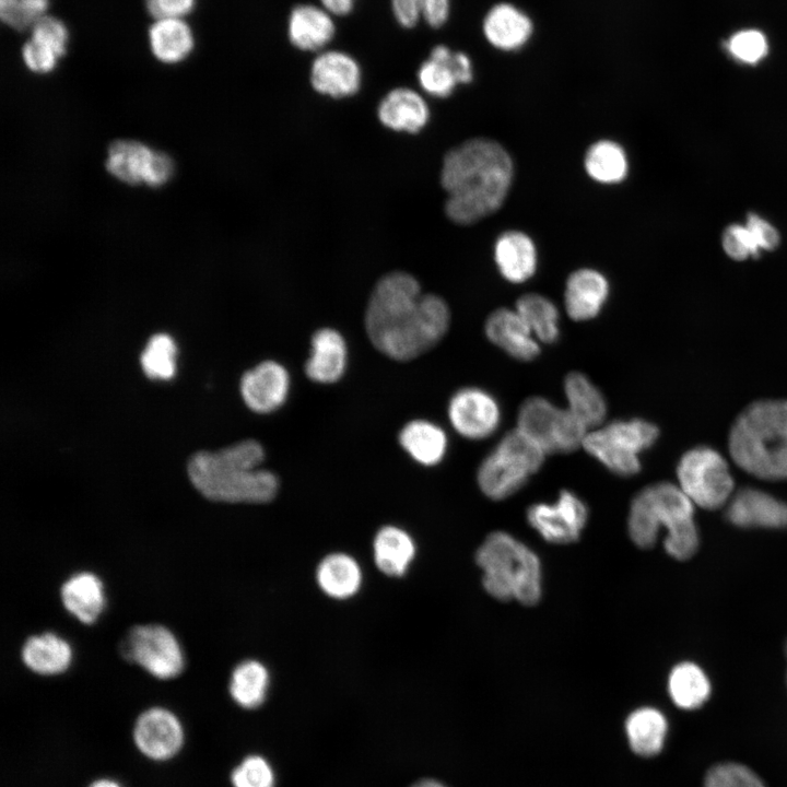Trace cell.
Here are the masks:
<instances>
[{"mask_svg": "<svg viewBox=\"0 0 787 787\" xmlns=\"http://www.w3.org/2000/svg\"><path fill=\"white\" fill-rule=\"evenodd\" d=\"M197 0H144L145 9L153 20L185 19L192 12Z\"/></svg>", "mask_w": 787, "mask_h": 787, "instance_id": "obj_46", "label": "cell"}, {"mask_svg": "<svg viewBox=\"0 0 787 787\" xmlns=\"http://www.w3.org/2000/svg\"><path fill=\"white\" fill-rule=\"evenodd\" d=\"M334 34L332 15L322 7L302 3L291 10L287 37L295 48L303 51L321 50L332 40Z\"/></svg>", "mask_w": 787, "mask_h": 787, "instance_id": "obj_23", "label": "cell"}, {"mask_svg": "<svg viewBox=\"0 0 787 787\" xmlns=\"http://www.w3.org/2000/svg\"><path fill=\"white\" fill-rule=\"evenodd\" d=\"M494 261L501 275L510 283L528 281L537 270V248L526 233L506 231L494 244Z\"/></svg>", "mask_w": 787, "mask_h": 787, "instance_id": "obj_22", "label": "cell"}, {"mask_svg": "<svg viewBox=\"0 0 787 787\" xmlns=\"http://www.w3.org/2000/svg\"><path fill=\"white\" fill-rule=\"evenodd\" d=\"M137 749L152 761L173 759L183 748L185 732L178 717L169 709L155 706L143 710L132 730Z\"/></svg>", "mask_w": 787, "mask_h": 787, "instance_id": "obj_14", "label": "cell"}, {"mask_svg": "<svg viewBox=\"0 0 787 787\" xmlns=\"http://www.w3.org/2000/svg\"><path fill=\"white\" fill-rule=\"evenodd\" d=\"M587 175L597 183L612 185L621 183L627 175L629 161L623 148L612 140L592 143L584 158Z\"/></svg>", "mask_w": 787, "mask_h": 787, "instance_id": "obj_36", "label": "cell"}, {"mask_svg": "<svg viewBox=\"0 0 787 787\" xmlns=\"http://www.w3.org/2000/svg\"><path fill=\"white\" fill-rule=\"evenodd\" d=\"M527 521L545 541L568 544L578 540L588 519L585 502L569 490H562L553 503H535L527 509Z\"/></svg>", "mask_w": 787, "mask_h": 787, "instance_id": "obj_12", "label": "cell"}, {"mask_svg": "<svg viewBox=\"0 0 787 787\" xmlns=\"http://www.w3.org/2000/svg\"><path fill=\"white\" fill-rule=\"evenodd\" d=\"M148 42L154 58L166 64L184 61L196 44L195 34L185 19L154 20Z\"/></svg>", "mask_w": 787, "mask_h": 787, "instance_id": "obj_28", "label": "cell"}, {"mask_svg": "<svg viewBox=\"0 0 787 787\" xmlns=\"http://www.w3.org/2000/svg\"><path fill=\"white\" fill-rule=\"evenodd\" d=\"M668 692L678 707L694 709L709 697L710 683L701 667L693 662H681L669 674Z\"/></svg>", "mask_w": 787, "mask_h": 787, "instance_id": "obj_37", "label": "cell"}, {"mask_svg": "<svg viewBox=\"0 0 787 787\" xmlns=\"http://www.w3.org/2000/svg\"><path fill=\"white\" fill-rule=\"evenodd\" d=\"M263 460L262 445L245 439L216 451L193 454L187 473L195 489L210 501L263 504L279 490L277 475L259 468Z\"/></svg>", "mask_w": 787, "mask_h": 787, "instance_id": "obj_3", "label": "cell"}, {"mask_svg": "<svg viewBox=\"0 0 787 787\" xmlns=\"http://www.w3.org/2000/svg\"><path fill=\"white\" fill-rule=\"evenodd\" d=\"M377 116L388 129L415 133L426 126L430 109L416 91L400 86L383 97L377 107Z\"/></svg>", "mask_w": 787, "mask_h": 787, "instance_id": "obj_24", "label": "cell"}, {"mask_svg": "<svg viewBox=\"0 0 787 787\" xmlns=\"http://www.w3.org/2000/svg\"><path fill=\"white\" fill-rule=\"evenodd\" d=\"M729 54L738 61L754 64L761 61L768 51L765 35L753 28L735 33L727 42Z\"/></svg>", "mask_w": 787, "mask_h": 787, "instance_id": "obj_42", "label": "cell"}, {"mask_svg": "<svg viewBox=\"0 0 787 787\" xmlns=\"http://www.w3.org/2000/svg\"><path fill=\"white\" fill-rule=\"evenodd\" d=\"M735 463L759 479H787V400H760L735 421L728 439Z\"/></svg>", "mask_w": 787, "mask_h": 787, "instance_id": "obj_5", "label": "cell"}, {"mask_svg": "<svg viewBox=\"0 0 787 787\" xmlns=\"http://www.w3.org/2000/svg\"><path fill=\"white\" fill-rule=\"evenodd\" d=\"M50 0H0V19L14 31L30 30L47 14Z\"/></svg>", "mask_w": 787, "mask_h": 787, "instance_id": "obj_41", "label": "cell"}, {"mask_svg": "<svg viewBox=\"0 0 787 787\" xmlns=\"http://www.w3.org/2000/svg\"><path fill=\"white\" fill-rule=\"evenodd\" d=\"M566 408L590 431L603 424L608 407L603 393L580 372H571L564 379Z\"/></svg>", "mask_w": 787, "mask_h": 787, "instance_id": "obj_29", "label": "cell"}, {"mask_svg": "<svg viewBox=\"0 0 787 787\" xmlns=\"http://www.w3.org/2000/svg\"><path fill=\"white\" fill-rule=\"evenodd\" d=\"M21 659L32 672L55 676L64 672L72 661V647L63 637L45 632L26 638Z\"/></svg>", "mask_w": 787, "mask_h": 787, "instance_id": "obj_27", "label": "cell"}, {"mask_svg": "<svg viewBox=\"0 0 787 787\" xmlns=\"http://www.w3.org/2000/svg\"><path fill=\"white\" fill-rule=\"evenodd\" d=\"M723 245L727 255L736 260L755 256L759 251L751 232L747 226L741 225H732L726 230Z\"/></svg>", "mask_w": 787, "mask_h": 787, "instance_id": "obj_45", "label": "cell"}, {"mask_svg": "<svg viewBox=\"0 0 787 787\" xmlns=\"http://www.w3.org/2000/svg\"><path fill=\"white\" fill-rule=\"evenodd\" d=\"M316 579L319 588L338 600L354 596L362 584L359 563L345 553H331L317 566Z\"/></svg>", "mask_w": 787, "mask_h": 787, "instance_id": "obj_32", "label": "cell"}, {"mask_svg": "<svg viewBox=\"0 0 787 787\" xmlns=\"http://www.w3.org/2000/svg\"><path fill=\"white\" fill-rule=\"evenodd\" d=\"M448 418L461 436L480 441L496 432L502 421V410L489 391L479 387H465L449 400Z\"/></svg>", "mask_w": 787, "mask_h": 787, "instance_id": "obj_13", "label": "cell"}, {"mask_svg": "<svg viewBox=\"0 0 787 787\" xmlns=\"http://www.w3.org/2000/svg\"><path fill=\"white\" fill-rule=\"evenodd\" d=\"M176 344L166 333H156L150 338L141 354L144 374L152 379H169L176 371Z\"/></svg>", "mask_w": 787, "mask_h": 787, "instance_id": "obj_40", "label": "cell"}, {"mask_svg": "<svg viewBox=\"0 0 787 787\" xmlns=\"http://www.w3.org/2000/svg\"><path fill=\"white\" fill-rule=\"evenodd\" d=\"M726 516L742 528L779 529L787 527V504L762 490L744 488L727 503Z\"/></svg>", "mask_w": 787, "mask_h": 787, "instance_id": "obj_18", "label": "cell"}, {"mask_svg": "<svg viewBox=\"0 0 787 787\" xmlns=\"http://www.w3.org/2000/svg\"><path fill=\"white\" fill-rule=\"evenodd\" d=\"M515 310L540 343H553L560 336V315L556 305L538 293L521 295Z\"/></svg>", "mask_w": 787, "mask_h": 787, "instance_id": "obj_38", "label": "cell"}, {"mask_svg": "<svg viewBox=\"0 0 787 787\" xmlns=\"http://www.w3.org/2000/svg\"><path fill=\"white\" fill-rule=\"evenodd\" d=\"M121 656L161 680L174 679L185 666L184 653L174 633L157 623L132 626L119 645Z\"/></svg>", "mask_w": 787, "mask_h": 787, "instance_id": "obj_11", "label": "cell"}, {"mask_svg": "<svg viewBox=\"0 0 787 787\" xmlns=\"http://www.w3.org/2000/svg\"><path fill=\"white\" fill-rule=\"evenodd\" d=\"M747 227L751 232L759 249L763 248L770 250L778 245L779 237L777 231L757 215H749Z\"/></svg>", "mask_w": 787, "mask_h": 787, "instance_id": "obj_48", "label": "cell"}, {"mask_svg": "<svg viewBox=\"0 0 787 787\" xmlns=\"http://www.w3.org/2000/svg\"><path fill=\"white\" fill-rule=\"evenodd\" d=\"M678 485L698 507L717 509L727 505L735 493L728 462L710 447H695L678 462Z\"/></svg>", "mask_w": 787, "mask_h": 787, "instance_id": "obj_10", "label": "cell"}, {"mask_svg": "<svg viewBox=\"0 0 787 787\" xmlns=\"http://www.w3.org/2000/svg\"><path fill=\"white\" fill-rule=\"evenodd\" d=\"M355 0H320L321 7L331 15L343 16L352 12Z\"/></svg>", "mask_w": 787, "mask_h": 787, "instance_id": "obj_50", "label": "cell"}, {"mask_svg": "<svg viewBox=\"0 0 787 787\" xmlns=\"http://www.w3.org/2000/svg\"><path fill=\"white\" fill-rule=\"evenodd\" d=\"M21 49L25 67L37 74L49 73L67 54L70 33L62 20L44 15L28 30Z\"/></svg>", "mask_w": 787, "mask_h": 787, "instance_id": "obj_16", "label": "cell"}, {"mask_svg": "<svg viewBox=\"0 0 787 787\" xmlns=\"http://www.w3.org/2000/svg\"><path fill=\"white\" fill-rule=\"evenodd\" d=\"M421 19L432 28L443 27L450 16V0H416Z\"/></svg>", "mask_w": 787, "mask_h": 787, "instance_id": "obj_47", "label": "cell"}, {"mask_svg": "<svg viewBox=\"0 0 787 787\" xmlns=\"http://www.w3.org/2000/svg\"><path fill=\"white\" fill-rule=\"evenodd\" d=\"M704 787H764V785L748 767L737 763H725L707 773Z\"/></svg>", "mask_w": 787, "mask_h": 787, "instance_id": "obj_44", "label": "cell"}, {"mask_svg": "<svg viewBox=\"0 0 787 787\" xmlns=\"http://www.w3.org/2000/svg\"><path fill=\"white\" fill-rule=\"evenodd\" d=\"M233 787H273L274 774L270 764L260 755H249L232 774Z\"/></svg>", "mask_w": 787, "mask_h": 787, "instance_id": "obj_43", "label": "cell"}, {"mask_svg": "<svg viewBox=\"0 0 787 787\" xmlns=\"http://www.w3.org/2000/svg\"><path fill=\"white\" fill-rule=\"evenodd\" d=\"M517 428L536 442L545 454H566L583 447L589 430L565 407L533 396L519 407Z\"/></svg>", "mask_w": 787, "mask_h": 787, "instance_id": "obj_9", "label": "cell"}, {"mask_svg": "<svg viewBox=\"0 0 787 787\" xmlns=\"http://www.w3.org/2000/svg\"><path fill=\"white\" fill-rule=\"evenodd\" d=\"M87 787H121V785L110 778H99L91 783Z\"/></svg>", "mask_w": 787, "mask_h": 787, "instance_id": "obj_51", "label": "cell"}, {"mask_svg": "<svg viewBox=\"0 0 787 787\" xmlns=\"http://www.w3.org/2000/svg\"><path fill=\"white\" fill-rule=\"evenodd\" d=\"M449 324L447 303L435 294H422L416 279L403 271L378 280L365 313L371 342L397 361L413 360L434 348Z\"/></svg>", "mask_w": 787, "mask_h": 787, "instance_id": "obj_1", "label": "cell"}, {"mask_svg": "<svg viewBox=\"0 0 787 787\" xmlns=\"http://www.w3.org/2000/svg\"><path fill=\"white\" fill-rule=\"evenodd\" d=\"M513 177L510 155L492 139L473 138L453 148L441 169L447 216L469 225L493 214L504 203Z\"/></svg>", "mask_w": 787, "mask_h": 787, "instance_id": "obj_2", "label": "cell"}, {"mask_svg": "<svg viewBox=\"0 0 787 787\" xmlns=\"http://www.w3.org/2000/svg\"><path fill=\"white\" fill-rule=\"evenodd\" d=\"M269 672L263 663L248 659L239 662L232 671L228 691L240 707L251 709L260 706L269 688Z\"/></svg>", "mask_w": 787, "mask_h": 787, "instance_id": "obj_39", "label": "cell"}, {"mask_svg": "<svg viewBox=\"0 0 787 787\" xmlns=\"http://www.w3.org/2000/svg\"><path fill=\"white\" fill-rule=\"evenodd\" d=\"M545 455L517 427L507 432L479 466L477 481L481 492L494 501L512 496L539 471Z\"/></svg>", "mask_w": 787, "mask_h": 787, "instance_id": "obj_7", "label": "cell"}, {"mask_svg": "<svg viewBox=\"0 0 787 787\" xmlns=\"http://www.w3.org/2000/svg\"><path fill=\"white\" fill-rule=\"evenodd\" d=\"M309 80L319 94L342 98L360 90L362 71L351 55L341 50H326L313 60Z\"/></svg>", "mask_w": 787, "mask_h": 787, "instance_id": "obj_17", "label": "cell"}, {"mask_svg": "<svg viewBox=\"0 0 787 787\" xmlns=\"http://www.w3.org/2000/svg\"><path fill=\"white\" fill-rule=\"evenodd\" d=\"M415 551L412 537L396 526H385L379 529L373 542L376 566L381 573L391 577L404 575L414 559Z\"/></svg>", "mask_w": 787, "mask_h": 787, "instance_id": "obj_31", "label": "cell"}, {"mask_svg": "<svg viewBox=\"0 0 787 787\" xmlns=\"http://www.w3.org/2000/svg\"><path fill=\"white\" fill-rule=\"evenodd\" d=\"M694 508L678 484L658 482L647 485L631 502L629 535L637 547L647 549L655 544L663 528L666 552L677 560H686L698 547Z\"/></svg>", "mask_w": 787, "mask_h": 787, "instance_id": "obj_4", "label": "cell"}, {"mask_svg": "<svg viewBox=\"0 0 787 787\" xmlns=\"http://www.w3.org/2000/svg\"><path fill=\"white\" fill-rule=\"evenodd\" d=\"M454 51L446 45H436L432 48L430 57L421 63L418 80L422 90L428 95L448 97L459 84L454 66Z\"/></svg>", "mask_w": 787, "mask_h": 787, "instance_id": "obj_35", "label": "cell"}, {"mask_svg": "<svg viewBox=\"0 0 787 787\" xmlns=\"http://www.w3.org/2000/svg\"><path fill=\"white\" fill-rule=\"evenodd\" d=\"M658 435V427L646 420H616L590 430L583 448L610 472L632 477L641 470V454Z\"/></svg>", "mask_w": 787, "mask_h": 787, "instance_id": "obj_8", "label": "cell"}, {"mask_svg": "<svg viewBox=\"0 0 787 787\" xmlns=\"http://www.w3.org/2000/svg\"><path fill=\"white\" fill-rule=\"evenodd\" d=\"M484 332L489 341L515 360L528 362L540 354V342L515 308L493 310L485 320Z\"/></svg>", "mask_w": 787, "mask_h": 787, "instance_id": "obj_20", "label": "cell"}, {"mask_svg": "<svg viewBox=\"0 0 787 787\" xmlns=\"http://www.w3.org/2000/svg\"><path fill=\"white\" fill-rule=\"evenodd\" d=\"M289 388L286 369L274 361L261 362L240 379V393L245 403L258 413H269L280 408Z\"/></svg>", "mask_w": 787, "mask_h": 787, "instance_id": "obj_19", "label": "cell"}, {"mask_svg": "<svg viewBox=\"0 0 787 787\" xmlns=\"http://www.w3.org/2000/svg\"><path fill=\"white\" fill-rule=\"evenodd\" d=\"M610 292L607 278L598 270L582 268L569 274L564 290V308L576 321L598 316Z\"/></svg>", "mask_w": 787, "mask_h": 787, "instance_id": "obj_21", "label": "cell"}, {"mask_svg": "<svg viewBox=\"0 0 787 787\" xmlns=\"http://www.w3.org/2000/svg\"><path fill=\"white\" fill-rule=\"evenodd\" d=\"M155 152L136 140H118L108 148L105 166L111 176L122 183L145 184Z\"/></svg>", "mask_w": 787, "mask_h": 787, "instance_id": "obj_30", "label": "cell"}, {"mask_svg": "<svg viewBox=\"0 0 787 787\" xmlns=\"http://www.w3.org/2000/svg\"><path fill=\"white\" fill-rule=\"evenodd\" d=\"M668 724L663 714L654 707H642L631 713L625 723L632 750L643 756L657 754L663 745Z\"/></svg>", "mask_w": 787, "mask_h": 787, "instance_id": "obj_33", "label": "cell"}, {"mask_svg": "<svg viewBox=\"0 0 787 787\" xmlns=\"http://www.w3.org/2000/svg\"><path fill=\"white\" fill-rule=\"evenodd\" d=\"M60 598L64 609L83 624L94 623L106 603L102 580L87 571L71 575L61 585Z\"/></svg>", "mask_w": 787, "mask_h": 787, "instance_id": "obj_25", "label": "cell"}, {"mask_svg": "<svg viewBox=\"0 0 787 787\" xmlns=\"http://www.w3.org/2000/svg\"><path fill=\"white\" fill-rule=\"evenodd\" d=\"M411 787H446L442 783L434 779H422L413 784Z\"/></svg>", "mask_w": 787, "mask_h": 787, "instance_id": "obj_52", "label": "cell"}, {"mask_svg": "<svg viewBox=\"0 0 787 787\" xmlns=\"http://www.w3.org/2000/svg\"><path fill=\"white\" fill-rule=\"evenodd\" d=\"M454 64L459 84H469L473 80V63L468 54L461 50L454 52Z\"/></svg>", "mask_w": 787, "mask_h": 787, "instance_id": "obj_49", "label": "cell"}, {"mask_svg": "<svg viewBox=\"0 0 787 787\" xmlns=\"http://www.w3.org/2000/svg\"><path fill=\"white\" fill-rule=\"evenodd\" d=\"M535 30L536 25L529 13L509 1L492 4L481 22L484 40L502 52L524 49L532 39Z\"/></svg>", "mask_w": 787, "mask_h": 787, "instance_id": "obj_15", "label": "cell"}, {"mask_svg": "<svg viewBox=\"0 0 787 787\" xmlns=\"http://www.w3.org/2000/svg\"><path fill=\"white\" fill-rule=\"evenodd\" d=\"M485 591L501 601L536 604L542 592L538 555L508 532H491L475 552Z\"/></svg>", "mask_w": 787, "mask_h": 787, "instance_id": "obj_6", "label": "cell"}, {"mask_svg": "<svg viewBox=\"0 0 787 787\" xmlns=\"http://www.w3.org/2000/svg\"><path fill=\"white\" fill-rule=\"evenodd\" d=\"M345 363L343 337L330 328L316 331L312 338V354L305 364L307 376L321 384L334 383L342 376Z\"/></svg>", "mask_w": 787, "mask_h": 787, "instance_id": "obj_26", "label": "cell"}, {"mask_svg": "<svg viewBox=\"0 0 787 787\" xmlns=\"http://www.w3.org/2000/svg\"><path fill=\"white\" fill-rule=\"evenodd\" d=\"M401 446L418 462L424 466L437 465L447 450V436L434 423L415 420L408 423L399 435Z\"/></svg>", "mask_w": 787, "mask_h": 787, "instance_id": "obj_34", "label": "cell"}, {"mask_svg": "<svg viewBox=\"0 0 787 787\" xmlns=\"http://www.w3.org/2000/svg\"><path fill=\"white\" fill-rule=\"evenodd\" d=\"M786 650H787V646H786Z\"/></svg>", "mask_w": 787, "mask_h": 787, "instance_id": "obj_53", "label": "cell"}]
</instances>
